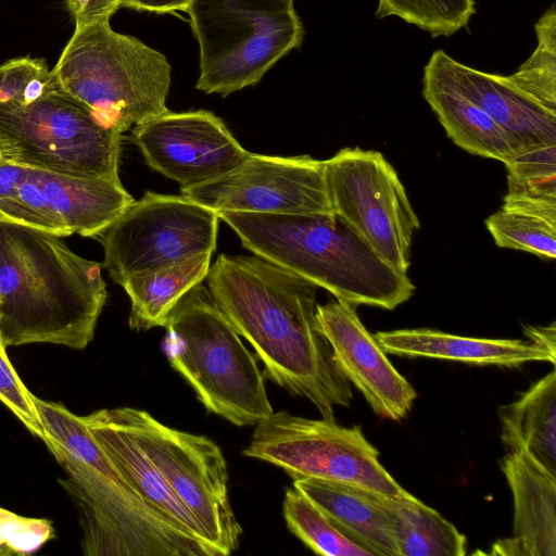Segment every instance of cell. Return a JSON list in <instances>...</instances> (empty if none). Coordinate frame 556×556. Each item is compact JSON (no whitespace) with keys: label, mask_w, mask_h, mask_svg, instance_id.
<instances>
[{"label":"cell","mask_w":556,"mask_h":556,"mask_svg":"<svg viewBox=\"0 0 556 556\" xmlns=\"http://www.w3.org/2000/svg\"><path fill=\"white\" fill-rule=\"evenodd\" d=\"M207 290L264 365V376L309 401L323 418L350 406L351 384L316 318L317 287L260 256L220 254Z\"/></svg>","instance_id":"cell-1"},{"label":"cell","mask_w":556,"mask_h":556,"mask_svg":"<svg viewBox=\"0 0 556 556\" xmlns=\"http://www.w3.org/2000/svg\"><path fill=\"white\" fill-rule=\"evenodd\" d=\"M33 401L47 447L66 472L59 482L78 505L86 556H217L216 552L149 506L64 405Z\"/></svg>","instance_id":"cell-2"},{"label":"cell","mask_w":556,"mask_h":556,"mask_svg":"<svg viewBox=\"0 0 556 556\" xmlns=\"http://www.w3.org/2000/svg\"><path fill=\"white\" fill-rule=\"evenodd\" d=\"M108 299L101 265L61 237L0 220V336L5 346L83 350Z\"/></svg>","instance_id":"cell-3"},{"label":"cell","mask_w":556,"mask_h":556,"mask_svg":"<svg viewBox=\"0 0 556 556\" xmlns=\"http://www.w3.org/2000/svg\"><path fill=\"white\" fill-rule=\"evenodd\" d=\"M241 244L337 300L393 309L415 286L383 261L343 219L329 214H218Z\"/></svg>","instance_id":"cell-4"},{"label":"cell","mask_w":556,"mask_h":556,"mask_svg":"<svg viewBox=\"0 0 556 556\" xmlns=\"http://www.w3.org/2000/svg\"><path fill=\"white\" fill-rule=\"evenodd\" d=\"M170 72L163 53L104 20L75 25L51 76L59 92L123 134L168 111Z\"/></svg>","instance_id":"cell-5"},{"label":"cell","mask_w":556,"mask_h":556,"mask_svg":"<svg viewBox=\"0 0 556 556\" xmlns=\"http://www.w3.org/2000/svg\"><path fill=\"white\" fill-rule=\"evenodd\" d=\"M170 366L204 408L235 426H255L274 413L256 357L202 283L175 306L165 325Z\"/></svg>","instance_id":"cell-6"},{"label":"cell","mask_w":556,"mask_h":556,"mask_svg":"<svg viewBox=\"0 0 556 556\" xmlns=\"http://www.w3.org/2000/svg\"><path fill=\"white\" fill-rule=\"evenodd\" d=\"M186 12L200 47L195 88L206 93L257 84L304 37L293 0H192Z\"/></svg>","instance_id":"cell-7"},{"label":"cell","mask_w":556,"mask_h":556,"mask_svg":"<svg viewBox=\"0 0 556 556\" xmlns=\"http://www.w3.org/2000/svg\"><path fill=\"white\" fill-rule=\"evenodd\" d=\"M121 142L58 90L27 105L0 103V153L27 168L118 181Z\"/></svg>","instance_id":"cell-8"},{"label":"cell","mask_w":556,"mask_h":556,"mask_svg":"<svg viewBox=\"0 0 556 556\" xmlns=\"http://www.w3.org/2000/svg\"><path fill=\"white\" fill-rule=\"evenodd\" d=\"M242 454L275 465L293 480L315 478L354 485L399 498L405 491L379 460V451L359 426L334 418L311 419L274 412L255 425Z\"/></svg>","instance_id":"cell-9"},{"label":"cell","mask_w":556,"mask_h":556,"mask_svg":"<svg viewBox=\"0 0 556 556\" xmlns=\"http://www.w3.org/2000/svg\"><path fill=\"white\" fill-rule=\"evenodd\" d=\"M113 410L191 511L217 555L236 551L242 528L230 504L228 469L220 447L205 435L168 427L143 409Z\"/></svg>","instance_id":"cell-10"},{"label":"cell","mask_w":556,"mask_h":556,"mask_svg":"<svg viewBox=\"0 0 556 556\" xmlns=\"http://www.w3.org/2000/svg\"><path fill=\"white\" fill-rule=\"evenodd\" d=\"M324 174L332 213L407 274L419 219L393 166L378 151L344 148L324 161Z\"/></svg>","instance_id":"cell-11"},{"label":"cell","mask_w":556,"mask_h":556,"mask_svg":"<svg viewBox=\"0 0 556 556\" xmlns=\"http://www.w3.org/2000/svg\"><path fill=\"white\" fill-rule=\"evenodd\" d=\"M219 216L182 195L147 191L96 239L103 267L119 286L134 275L214 253Z\"/></svg>","instance_id":"cell-12"},{"label":"cell","mask_w":556,"mask_h":556,"mask_svg":"<svg viewBox=\"0 0 556 556\" xmlns=\"http://www.w3.org/2000/svg\"><path fill=\"white\" fill-rule=\"evenodd\" d=\"M181 195L217 214L332 213L324 161L309 155L285 157L250 152L248 159L229 173L181 189Z\"/></svg>","instance_id":"cell-13"},{"label":"cell","mask_w":556,"mask_h":556,"mask_svg":"<svg viewBox=\"0 0 556 556\" xmlns=\"http://www.w3.org/2000/svg\"><path fill=\"white\" fill-rule=\"evenodd\" d=\"M130 140L147 165L181 189L223 176L249 156L223 119L205 110L167 111L134 127Z\"/></svg>","instance_id":"cell-14"},{"label":"cell","mask_w":556,"mask_h":556,"mask_svg":"<svg viewBox=\"0 0 556 556\" xmlns=\"http://www.w3.org/2000/svg\"><path fill=\"white\" fill-rule=\"evenodd\" d=\"M316 318L339 368L372 410L381 418L403 419L417 392L388 359L387 353L361 321L354 305L339 300L317 304Z\"/></svg>","instance_id":"cell-15"},{"label":"cell","mask_w":556,"mask_h":556,"mask_svg":"<svg viewBox=\"0 0 556 556\" xmlns=\"http://www.w3.org/2000/svg\"><path fill=\"white\" fill-rule=\"evenodd\" d=\"M424 71L482 109L519 153L556 144V112L539 104L506 76L464 65L442 50L433 51Z\"/></svg>","instance_id":"cell-16"},{"label":"cell","mask_w":556,"mask_h":556,"mask_svg":"<svg viewBox=\"0 0 556 556\" xmlns=\"http://www.w3.org/2000/svg\"><path fill=\"white\" fill-rule=\"evenodd\" d=\"M514 501L513 535L493 544L490 554L556 555V476L522 451L501 460Z\"/></svg>","instance_id":"cell-17"},{"label":"cell","mask_w":556,"mask_h":556,"mask_svg":"<svg viewBox=\"0 0 556 556\" xmlns=\"http://www.w3.org/2000/svg\"><path fill=\"white\" fill-rule=\"evenodd\" d=\"M80 418L91 435L149 506L210 545L197 519L173 492L162 473L117 418L113 408H102Z\"/></svg>","instance_id":"cell-18"},{"label":"cell","mask_w":556,"mask_h":556,"mask_svg":"<svg viewBox=\"0 0 556 556\" xmlns=\"http://www.w3.org/2000/svg\"><path fill=\"white\" fill-rule=\"evenodd\" d=\"M293 488L370 556H401L395 521L377 501L375 493L315 478L295 479Z\"/></svg>","instance_id":"cell-19"},{"label":"cell","mask_w":556,"mask_h":556,"mask_svg":"<svg viewBox=\"0 0 556 556\" xmlns=\"http://www.w3.org/2000/svg\"><path fill=\"white\" fill-rule=\"evenodd\" d=\"M386 353L457 361L473 365L515 367L528 362H549L556 355L520 339H484L445 333L432 329H401L374 334Z\"/></svg>","instance_id":"cell-20"},{"label":"cell","mask_w":556,"mask_h":556,"mask_svg":"<svg viewBox=\"0 0 556 556\" xmlns=\"http://www.w3.org/2000/svg\"><path fill=\"white\" fill-rule=\"evenodd\" d=\"M30 169L72 235L97 238L135 202L121 180Z\"/></svg>","instance_id":"cell-21"},{"label":"cell","mask_w":556,"mask_h":556,"mask_svg":"<svg viewBox=\"0 0 556 556\" xmlns=\"http://www.w3.org/2000/svg\"><path fill=\"white\" fill-rule=\"evenodd\" d=\"M422 96L447 136L465 151L503 163L519 153L508 135L482 109L426 71Z\"/></svg>","instance_id":"cell-22"},{"label":"cell","mask_w":556,"mask_h":556,"mask_svg":"<svg viewBox=\"0 0 556 556\" xmlns=\"http://www.w3.org/2000/svg\"><path fill=\"white\" fill-rule=\"evenodd\" d=\"M501 440L508 451H522L556 476V371L500 407Z\"/></svg>","instance_id":"cell-23"},{"label":"cell","mask_w":556,"mask_h":556,"mask_svg":"<svg viewBox=\"0 0 556 556\" xmlns=\"http://www.w3.org/2000/svg\"><path fill=\"white\" fill-rule=\"evenodd\" d=\"M213 253H202L172 265L126 278L122 287L131 303L132 330L165 327L178 302L208 274Z\"/></svg>","instance_id":"cell-24"},{"label":"cell","mask_w":556,"mask_h":556,"mask_svg":"<svg viewBox=\"0 0 556 556\" xmlns=\"http://www.w3.org/2000/svg\"><path fill=\"white\" fill-rule=\"evenodd\" d=\"M375 496L395 521L401 556L466 554V536L414 495L394 498L375 493Z\"/></svg>","instance_id":"cell-25"},{"label":"cell","mask_w":556,"mask_h":556,"mask_svg":"<svg viewBox=\"0 0 556 556\" xmlns=\"http://www.w3.org/2000/svg\"><path fill=\"white\" fill-rule=\"evenodd\" d=\"M282 514L289 530L314 553L324 556H370L342 534L307 497L287 489Z\"/></svg>","instance_id":"cell-26"},{"label":"cell","mask_w":556,"mask_h":556,"mask_svg":"<svg viewBox=\"0 0 556 556\" xmlns=\"http://www.w3.org/2000/svg\"><path fill=\"white\" fill-rule=\"evenodd\" d=\"M538 45L509 83L542 106L556 112V10L553 4L536 22Z\"/></svg>","instance_id":"cell-27"},{"label":"cell","mask_w":556,"mask_h":556,"mask_svg":"<svg viewBox=\"0 0 556 556\" xmlns=\"http://www.w3.org/2000/svg\"><path fill=\"white\" fill-rule=\"evenodd\" d=\"M475 12V0H378L375 14L397 16L438 37L466 27Z\"/></svg>","instance_id":"cell-28"},{"label":"cell","mask_w":556,"mask_h":556,"mask_svg":"<svg viewBox=\"0 0 556 556\" xmlns=\"http://www.w3.org/2000/svg\"><path fill=\"white\" fill-rule=\"evenodd\" d=\"M485 226L500 248L549 260L556 256V225L544 219L500 210L486 218Z\"/></svg>","instance_id":"cell-29"},{"label":"cell","mask_w":556,"mask_h":556,"mask_svg":"<svg viewBox=\"0 0 556 556\" xmlns=\"http://www.w3.org/2000/svg\"><path fill=\"white\" fill-rule=\"evenodd\" d=\"M504 164L507 193L556 199V144L519 153Z\"/></svg>","instance_id":"cell-30"},{"label":"cell","mask_w":556,"mask_h":556,"mask_svg":"<svg viewBox=\"0 0 556 556\" xmlns=\"http://www.w3.org/2000/svg\"><path fill=\"white\" fill-rule=\"evenodd\" d=\"M0 220L25 225L61 238L72 235L49 204L30 168L17 194L0 208Z\"/></svg>","instance_id":"cell-31"},{"label":"cell","mask_w":556,"mask_h":556,"mask_svg":"<svg viewBox=\"0 0 556 556\" xmlns=\"http://www.w3.org/2000/svg\"><path fill=\"white\" fill-rule=\"evenodd\" d=\"M54 90L45 59L16 58L0 66V103L27 105Z\"/></svg>","instance_id":"cell-32"},{"label":"cell","mask_w":556,"mask_h":556,"mask_svg":"<svg viewBox=\"0 0 556 556\" xmlns=\"http://www.w3.org/2000/svg\"><path fill=\"white\" fill-rule=\"evenodd\" d=\"M0 336V401L36 437L47 444V435L33 401V393L14 370Z\"/></svg>","instance_id":"cell-33"},{"label":"cell","mask_w":556,"mask_h":556,"mask_svg":"<svg viewBox=\"0 0 556 556\" xmlns=\"http://www.w3.org/2000/svg\"><path fill=\"white\" fill-rule=\"evenodd\" d=\"M0 536L13 555L38 551L54 536L48 519L28 518L0 507Z\"/></svg>","instance_id":"cell-34"},{"label":"cell","mask_w":556,"mask_h":556,"mask_svg":"<svg viewBox=\"0 0 556 556\" xmlns=\"http://www.w3.org/2000/svg\"><path fill=\"white\" fill-rule=\"evenodd\" d=\"M502 210L535 216L556 225V199L507 193Z\"/></svg>","instance_id":"cell-35"},{"label":"cell","mask_w":556,"mask_h":556,"mask_svg":"<svg viewBox=\"0 0 556 556\" xmlns=\"http://www.w3.org/2000/svg\"><path fill=\"white\" fill-rule=\"evenodd\" d=\"M75 25L110 21L124 0H65Z\"/></svg>","instance_id":"cell-36"},{"label":"cell","mask_w":556,"mask_h":556,"mask_svg":"<svg viewBox=\"0 0 556 556\" xmlns=\"http://www.w3.org/2000/svg\"><path fill=\"white\" fill-rule=\"evenodd\" d=\"M192 0H124L123 7L138 11L167 13L186 11Z\"/></svg>","instance_id":"cell-37"},{"label":"cell","mask_w":556,"mask_h":556,"mask_svg":"<svg viewBox=\"0 0 556 556\" xmlns=\"http://www.w3.org/2000/svg\"><path fill=\"white\" fill-rule=\"evenodd\" d=\"M525 334L529 338V340L539 346L543 348L552 355H556L555 353V339H556V329L555 323H552L547 327L542 326H528L525 328Z\"/></svg>","instance_id":"cell-38"},{"label":"cell","mask_w":556,"mask_h":556,"mask_svg":"<svg viewBox=\"0 0 556 556\" xmlns=\"http://www.w3.org/2000/svg\"><path fill=\"white\" fill-rule=\"evenodd\" d=\"M12 552L9 549V547L4 544L0 536V556H12Z\"/></svg>","instance_id":"cell-39"},{"label":"cell","mask_w":556,"mask_h":556,"mask_svg":"<svg viewBox=\"0 0 556 556\" xmlns=\"http://www.w3.org/2000/svg\"><path fill=\"white\" fill-rule=\"evenodd\" d=\"M3 159H4V157H3V156L1 155V153H0V162H1Z\"/></svg>","instance_id":"cell-40"}]
</instances>
